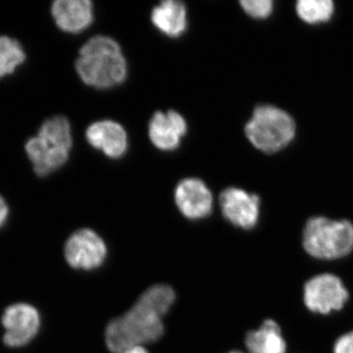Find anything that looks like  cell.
<instances>
[{
  "label": "cell",
  "mask_w": 353,
  "mask_h": 353,
  "mask_svg": "<svg viewBox=\"0 0 353 353\" xmlns=\"http://www.w3.org/2000/svg\"><path fill=\"white\" fill-rule=\"evenodd\" d=\"M246 137L257 150L277 152L296 136V123L292 116L273 105H259L245 125Z\"/></svg>",
  "instance_id": "cell-5"
},
{
  "label": "cell",
  "mask_w": 353,
  "mask_h": 353,
  "mask_svg": "<svg viewBox=\"0 0 353 353\" xmlns=\"http://www.w3.org/2000/svg\"><path fill=\"white\" fill-rule=\"evenodd\" d=\"M51 14L62 31L78 34L94 22V4L90 0H57L51 6Z\"/></svg>",
  "instance_id": "cell-13"
},
{
  "label": "cell",
  "mask_w": 353,
  "mask_h": 353,
  "mask_svg": "<svg viewBox=\"0 0 353 353\" xmlns=\"http://www.w3.org/2000/svg\"><path fill=\"white\" fill-rule=\"evenodd\" d=\"M119 353H148V350L145 347H134L123 350Z\"/></svg>",
  "instance_id": "cell-21"
},
{
  "label": "cell",
  "mask_w": 353,
  "mask_h": 353,
  "mask_svg": "<svg viewBox=\"0 0 353 353\" xmlns=\"http://www.w3.org/2000/svg\"><path fill=\"white\" fill-rule=\"evenodd\" d=\"M175 202L179 211L187 219H204L212 212V194L205 183L199 179L181 181L175 190Z\"/></svg>",
  "instance_id": "cell-10"
},
{
  "label": "cell",
  "mask_w": 353,
  "mask_h": 353,
  "mask_svg": "<svg viewBox=\"0 0 353 353\" xmlns=\"http://www.w3.org/2000/svg\"><path fill=\"white\" fill-rule=\"evenodd\" d=\"M240 3L248 15L257 19H264L270 16L274 7L271 0H241Z\"/></svg>",
  "instance_id": "cell-18"
},
{
  "label": "cell",
  "mask_w": 353,
  "mask_h": 353,
  "mask_svg": "<svg viewBox=\"0 0 353 353\" xmlns=\"http://www.w3.org/2000/svg\"><path fill=\"white\" fill-rule=\"evenodd\" d=\"M108 252L105 241L90 229L78 230L69 236L64 246L67 263L77 270L99 268L105 262Z\"/></svg>",
  "instance_id": "cell-7"
},
{
  "label": "cell",
  "mask_w": 353,
  "mask_h": 353,
  "mask_svg": "<svg viewBox=\"0 0 353 353\" xmlns=\"http://www.w3.org/2000/svg\"><path fill=\"white\" fill-rule=\"evenodd\" d=\"M350 299L348 290L338 276L323 273L309 279L303 288V301L311 312L330 314L343 308Z\"/></svg>",
  "instance_id": "cell-6"
},
{
  "label": "cell",
  "mask_w": 353,
  "mask_h": 353,
  "mask_svg": "<svg viewBox=\"0 0 353 353\" xmlns=\"http://www.w3.org/2000/svg\"><path fill=\"white\" fill-rule=\"evenodd\" d=\"M155 28L169 38H179L188 27L187 7L178 0L162 1L150 16Z\"/></svg>",
  "instance_id": "cell-14"
},
{
  "label": "cell",
  "mask_w": 353,
  "mask_h": 353,
  "mask_svg": "<svg viewBox=\"0 0 353 353\" xmlns=\"http://www.w3.org/2000/svg\"><path fill=\"white\" fill-rule=\"evenodd\" d=\"M8 214V206H7V203L6 201H4L3 197L0 196V228L6 224Z\"/></svg>",
  "instance_id": "cell-20"
},
{
  "label": "cell",
  "mask_w": 353,
  "mask_h": 353,
  "mask_svg": "<svg viewBox=\"0 0 353 353\" xmlns=\"http://www.w3.org/2000/svg\"><path fill=\"white\" fill-rule=\"evenodd\" d=\"M246 350L250 353H285V343L282 330L274 320H266L259 329L246 334Z\"/></svg>",
  "instance_id": "cell-15"
},
{
  "label": "cell",
  "mask_w": 353,
  "mask_h": 353,
  "mask_svg": "<svg viewBox=\"0 0 353 353\" xmlns=\"http://www.w3.org/2000/svg\"><path fill=\"white\" fill-rule=\"evenodd\" d=\"M299 17L310 24L325 22L334 12V3L331 0H299L296 3Z\"/></svg>",
  "instance_id": "cell-17"
},
{
  "label": "cell",
  "mask_w": 353,
  "mask_h": 353,
  "mask_svg": "<svg viewBox=\"0 0 353 353\" xmlns=\"http://www.w3.org/2000/svg\"><path fill=\"white\" fill-rule=\"evenodd\" d=\"M72 143L68 119L63 116H55L41 125L38 136L30 139L25 148L34 171L39 176H46L68 161Z\"/></svg>",
  "instance_id": "cell-3"
},
{
  "label": "cell",
  "mask_w": 353,
  "mask_h": 353,
  "mask_svg": "<svg viewBox=\"0 0 353 353\" xmlns=\"http://www.w3.org/2000/svg\"><path fill=\"white\" fill-rule=\"evenodd\" d=\"M85 138L92 148L114 159L124 157L128 150L126 130L115 121L92 123L85 131Z\"/></svg>",
  "instance_id": "cell-12"
},
{
  "label": "cell",
  "mask_w": 353,
  "mask_h": 353,
  "mask_svg": "<svg viewBox=\"0 0 353 353\" xmlns=\"http://www.w3.org/2000/svg\"><path fill=\"white\" fill-rule=\"evenodd\" d=\"M220 208L225 219L234 227L250 230L256 226L260 216V199L239 188H228L221 192Z\"/></svg>",
  "instance_id": "cell-9"
},
{
  "label": "cell",
  "mask_w": 353,
  "mask_h": 353,
  "mask_svg": "<svg viewBox=\"0 0 353 353\" xmlns=\"http://www.w3.org/2000/svg\"><path fill=\"white\" fill-rule=\"evenodd\" d=\"M175 299V292L170 285L148 288L130 310L109 322L105 329L108 350L119 353L159 340L164 334L163 317Z\"/></svg>",
  "instance_id": "cell-1"
},
{
  "label": "cell",
  "mask_w": 353,
  "mask_h": 353,
  "mask_svg": "<svg viewBox=\"0 0 353 353\" xmlns=\"http://www.w3.org/2000/svg\"><path fill=\"white\" fill-rule=\"evenodd\" d=\"M334 353H353V330L341 336L334 343Z\"/></svg>",
  "instance_id": "cell-19"
},
{
  "label": "cell",
  "mask_w": 353,
  "mask_h": 353,
  "mask_svg": "<svg viewBox=\"0 0 353 353\" xmlns=\"http://www.w3.org/2000/svg\"><path fill=\"white\" fill-rule=\"evenodd\" d=\"M76 70L85 85L99 90L117 87L126 80L128 66L119 43L106 36H95L83 44Z\"/></svg>",
  "instance_id": "cell-2"
},
{
  "label": "cell",
  "mask_w": 353,
  "mask_h": 353,
  "mask_svg": "<svg viewBox=\"0 0 353 353\" xmlns=\"http://www.w3.org/2000/svg\"><path fill=\"white\" fill-rule=\"evenodd\" d=\"M25 59V51L17 39L0 37V79L14 73Z\"/></svg>",
  "instance_id": "cell-16"
},
{
  "label": "cell",
  "mask_w": 353,
  "mask_h": 353,
  "mask_svg": "<svg viewBox=\"0 0 353 353\" xmlns=\"http://www.w3.org/2000/svg\"><path fill=\"white\" fill-rule=\"evenodd\" d=\"M229 353H243V352H239V350H234V352H230Z\"/></svg>",
  "instance_id": "cell-22"
},
{
  "label": "cell",
  "mask_w": 353,
  "mask_h": 353,
  "mask_svg": "<svg viewBox=\"0 0 353 353\" xmlns=\"http://www.w3.org/2000/svg\"><path fill=\"white\" fill-rule=\"evenodd\" d=\"M303 245L316 259H343L353 252V225L323 216L310 218L303 229Z\"/></svg>",
  "instance_id": "cell-4"
},
{
  "label": "cell",
  "mask_w": 353,
  "mask_h": 353,
  "mask_svg": "<svg viewBox=\"0 0 353 353\" xmlns=\"http://www.w3.org/2000/svg\"><path fill=\"white\" fill-rule=\"evenodd\" d=\"M188 132L187 121L176 111H157L150 119L148 136L155 148L163 152H173L181 145Z\"/></svg>",
  "instance_id": "cell-11"
},
{
  "label": "cell",
  "mask_w": 353,
  "mask_h": 353,
  "mask_svg": "<svg viewBox=\"0 0 353 353\" xmlns=\"http://www.w3.org/2000/svg\"><path fill=\"white\" fill-rule=\"evenodd\" d=\"M2 325L6 330L3 341L7 347H24L39 333L41 315L31 304L16 303L4 311Z\"/></svg>",
  "instance_id": "cell-8"
}]
</instances>
